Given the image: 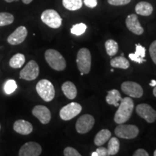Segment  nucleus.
<instances>
[{
	"mask_svg": "<svg viewBox=\"0 0 156 156\" xmlns=\"http://www.w3.org/2000/svg\"><path fill=\"white\" fill-rule=\"evenodd\" d=\"M134 110V102L132 98L129 97L124 98L121 100L114 116V122L116 124H124L129 119Z\"/></svg>",
	"mask_w": 156,
	"mask_h": 156,
	"instance_id": "f257e3e1",
	"label": "nucleus"
},
{
	"mask_svg": "<svg viewBox=\"0 0 156 156\" xmlns=\"http://www.w3.org/2000/svg\"><path fill=\"white\" fill-rule=\"evenodd\" d=\"M45 59L52 69L56 71H63L67 67L65 58L58 51L48 49L45 52Z\"/></svg>",
	"mask_w": 156,
	"mask_h": 156,
	"instance_id": "f03ea898",
	"label": "nucleus"
},
{
	"mask_svg": "<svg viewBox=\"0 0 156 156\" xmlns=\"http://www.w3.org/2000/svg\"><path fill=\"white\" fill-rule=\"evenodd\" d=\"M36 91L41 98L46 102H50L55 96V90L53 84L48 80H41L37 83Z\"/></svg>",
	"mask_w": 156,
	"mask_h": 156,
	"instance_id": "7ed1b4c3",
	"label": "nucleus"
},
{
	"mask_svg": "<svg viewBox=\"0 0 156 156\" xmlns=\"http://www.w3.org/2000/svg\"><path fill=\"white\" fill-rule=\"evenodd\" d=\"M77 65L80 73L88 74L91 68V54L86 48H82L78 51L77 55Z\"/></svg>",
	"mask_w": 156,
	"mask_h": 156,
	"instance_id": "20e7f679",
	"label": "nucleus"
},
{
	"mask_svg": "<svg viewBox=\"0 0 156 156\" xmlns=\"http://www.w3.org/2000/svg\"><path fill=\"white\" fill-rule=\"evenodd\" d=\"M42 22L51 28H58L62 24V19L56 10L52 9H46L41 15Z\"/></svg>",
	"mask_w": 156,
	"mask_h": 156,
	"instance_id": "39448f33",
	"label": "nucleus"
},
{
	"mask_svg": "<svg viewBox=\"0 0 156 156\" xmlns=\"http://www.w3.org/2000/svg\"><path fill=\"white\" fill-rule=\"evenodd\" d=\"M115 134L122 139H134L139 134V129L132 124H120L115 129Z\"/></svg>",
	"mask_w": 156,
	"mask_h": 156,
	"instance_id": "423d86ee",
	"label": "nucleus"
},
{
	"mask_svg": "<svg viewBox=\"0 0 156 156\" xmlns=\"http://www.w3.org/2000/svg\"><path fill=\"white\" fill-rule=\"evenodd\" d=\"M38 64L34 60H30L20 73V78L31 81L36 80L39 75Z\"/></svg>",
	"mask_w": 156,
	"mask_h": 156,
	"instance_id": "0eeeda50",
	"label": "nucleus"
},
{
	"mask_svg": "<svg viewBox=\"0 0 156 156\" xmlns=\"http://www.w3.org/2000/svg\"><path fill=\"white\" fill-rule=\"evenodd\" d=\"M82 111L80 104L76 102H72L67 106L62 107L59 112L60 118L64 121L73 119L74 117L77 116Z\"/></svg>",
	"mask_w": 156,
	"mask_h": 156,
	"instance_id": "6e6552de",
	"label": "nucleus"
},
{
	"mask_svg": "<svg viewBox=\"0 0 156 156\" xmlns=\"http://www.w3.org/2000/svg\"><path fill=\"white\" fill-rule=\"evenodd\" d=\"M94 124L95 119L92 115L84 114L76 122V130L80 134H85L92 129Z\"/></svg>",
	"mask_w": 156,
	"mask_h": 156,
	"instance_id": "1a4fd4ad",
	"label": "nucleus"
},
{
	"mask_svg": "<svg viewBox=\"0 0 156 156\" xmlns=\"http://www.w3.org/2000/svg\"><path fill=\"white\" fill-rule=\"evenodd\" d=\"M136 112L148 123H153L156 120V111L147 103L137 105L136 107Z\"/></svg>",
	"mask_w": 156,
	"mask_h": 156,
	"instance_id": "9d476101",
	"label": "nucleus"
},
{
	"mask_svg": "<svg viewBox=\"0 0 156 156\" xmlns=\"http://www.w3.org/2000/svg\"><path fill=\"white\" fill-rule=\"evenodd\" d=\"M122 90L126 95L139 98L143 95V89L140 84L132 81H126L122 84Z\"/></svg>",
	"mask_w": 156,
	"mask_h": 156,
	"instance_id": "9b49d317",
	"label": "nucleus"
},
{
	"mask_svg": "<svg viewBox=\"0 0 156 156\" xmlns=\"http://www.w3.org/2000/svg\"><path fill=\"white\" fill-rule=\"evenodd\" d=\"M42 153V147L38 143L28 142L25 143L20 149L19 156H38Z\"/></svg>",
	"mask_w": 156,
	"mask_h": 156,
	"instance_id": "f8f14e48",
	"label": "nucleus"
},
{
	"mask_svg": "<svg viewBox=\"0 0 156 156\" xmlns=\"http://www.w3.org/2000/svg\"><path fill=\"white\" fill-rule=\"evenodd\" d=\"M32 114L36 117L43 124H47L50 122L51 119V112L47 107L42 105H38L33 108Z\"/></svg>",
	"mask_w": 156,
	"mask_h": 156,
	"instance_id": "ddd939ff",
	"label": "nucleus"
},
{
	"mask_svg": "<svg viewBox=\"0 0 156 156\" xmlns=\"http://www.w3.org/2000/svg\"><path fill=\"white\" fill-rule=\"evenodd\" d=\"M28 36V30L25 26H20L7 38V42L11 45H19L24 41Z\"/></svg>",
	"mask_w": 156,
	"mask_h": 156,
	"instance_id": "4468645a",
	"label": "nucleus"
},
{
	"mask_svg": "<svg viewBox=\"0 0 156 156\" xmlns=\"http://www.w3.org/2000/svg\"><path fill=\"white\" fill-rule=\"evenodd\" d=\"M126 25L129 30L133 34L140 36L143 34L144 28L139 22L137 15L135 14H131L128 15L126 18Z\"/></svg>",
	"mask_w": 156,
	"mask_h": 156,
	"instance_id": "2eb2a0df",
	"label": "nucleus"
},
{
	"mask_svg": "<svg viewBox=\"0 0 156 156\" xmlns=\"http://www.w3.org/2000/svg\"><path fill=\"white\" fill-rule=\"evenodd\" d=\"M13 129L20 134L28 135L33 132L34 127L29 122L23 119H19L17 120L13 124Z\"/></svg>",
	"mask_w": 156,
	"mask_h": 156,
	"instance_id": "dca6fc26",
	"label": "nucleus"
},
{
	"mask_svg": "<svg viewBox=\"0 0 156 156\" xmlns=\"http://www.w3.org/2000/svg\"><path fill=\"white\" fill-rule=\"evenodd\" d=\"M135 12L142 16H150L153 12V7L147 2H140L135 6Z\"/></svg>",
	"mask_w": 156,
	"mask_h": 156,
	"instance_id": "f3484780",
	"label": "nucleus"
},
{
	"mask_svg": "<svg viewBox=\"0 0 156 156\" xmlns=\"http://www.w3.org/2000/svg\"><path fill=\"white\" fill-rule=\"evenodd\" d=\"M136 51L133 54H129V57L132 61L136 62L138 64H142L145 62V48L140 44H136Z\"/></svg>",
	"mask_w": 156,
	"mask_h": 156,
	"instance_id": "a211bd4d",
	"label": "nucleus"
},
{
	"mask_svg": "<svg viewBox=\"0 0 156 156\" xmlns=\"http://www.w3.org/2000/svg\"><path fill=\"white\" fill-rule=\"evenodd\" d=\"M62 90L65 96L69 100H73L77 96V87H76L75 84L72 82L67 81L62 84Z\"/></svg>",
	"mask_w": 156,
	"mask_h": 156,
	"instance_id": "6ab92c4d",
	"label": "nucleus"
},
{
	"mask_svg": "<svg viewBox=\"0 0 156 156\" xmlns=\"http://www.w3.org/2000/svg\"><path fill=\"white\" fill-rule=\"evenodd\" d=\"M122 95L119 91L116 89H113L109 90L108 95L106 97V101L108 104L113 105V106L118 107L119 106V101L122 100Z\"/></svg>",
	"mask_w": 156,
	"mask_h": 156,
	"instance_id": "aec40b11",
	"label": "nucleus"
},
{
	"mask_svg": "<svg viewBox=\"0 0 156 156\" xmlns=\"http://www.w3.org/2000/svg\"><path fill=\"white\" fill-rule=\"evenodd\" d=\"M112 136V133L108 129H102L95 136L94 142L97 146H101L108 142Z\"/></svg>",
	"mask_w": 156,
	"mask_h": 156,
	"instance_id": "412c9836",
	"label": "nucleus"
},
{
	"mask_svg": "<svg viewBox=\"0 0 156 156\" xmlns=\"http://www.w3.org/2000/svg\"><path fill=\"white\" fill-rule=\"evenodd\" d=\"M111 66L114 68H120V69H126L129 67V62L125 57L123 56H116L112 58L110 62Z\"/></svg>",
	"mask_w": 156,
	"mask_h": 156,
	"instance_id": "4be33fe9",
	"label": "nucleus"
},
{
	"mask_svg": "<svg viewBox=\"0 0 156 156\" xmlns=\"http://www.w3.org/2000/svg\"><path fill=\"white\" fill-rule=\"evenodd\" d=\"M62 5L69 11H76L83 7V0H62Z\"/></svg>",
	"mask_w": 156,
	"mask_h": 156,
	"instance_id": "5701e85b",
	"label": "nucleus"
},
{
	"mask_svg": "<svg viewBox=\"0 0 156 156\" xmlns=\"http://www.w3.org/2000/svg\"><path fill=\"white\" fill-rule=\"evenodd\" d=\"M25 57L23 54H16L9 60V66L14 69H18L22 67L25 64Z\"/></svg>",
	"mask_w": 156,
	"mask_h": 156,
	"instance_id": "b1692460",
	"label": "nucleus"
},
{
	"mask_svg": "<svg viewBox=\"0 0 156 156\" xmlns=\"http://www.w3.org/2000/svg\"><path fill=\"white\" fill-rule=\"evenodd\" d=\"M120 147L119 140L117 137H112L108 140V155H115L118 153Z\"/></svg>",
	"mask_w": 156,
	"mask_h": 156,
	"instance_id": "393cba45",
	"label": "nucleus"
},
{
	"mask_svg": "<svg viewBox=\"0 0 156 156\" xmlns=\"http://www.w3.org/2000/svg\"><path fill=\"white\" fill-rule=\"evenodd\" d=\"M105 48H106V52L108 55L113 56L116 55L118 52L119 46L116 41H115L113 39H108L105 43Z\"/></svg>",
	"mask_w": 156,
	"mask_h": 156,
	"instance_id": "a878e982",
	"label": "nucleus"
},
{
	"mask_svg": "<svg viewBox=\"0 0 156 156\" xmlns=\"http://www.w3.org/2000/svg\"><path fill=\"white\" fill-rule=\"evenodd\" d=\"M14 22V16L9 12H0V27L11 25Z\"/></svg>",
	"mask_w": 156,
	"mask_h": 156,
	"instance_id": "bb28decb",
	"label": "nucleus"
},
{
	"mask_svg": "<svg viewBox=\"0 0 156 156\" xmlns=\"http://www.w3.org/2000/svg\"><path fill=\"white\" fill-rule=\"evenodd\" d=\"M87 30V25L85 24V23H77V24L74 25L72 28L70 29V32H71L72 34L75 35V36H81L83 35L84 33Z\"/></svg>",
	"mask_w": 156,
	"mask_h": 156,
	"instance_id": "cd10ccee",
	"label": "nucleus"
},
{
	"mask_svg": "<svg viewBox=\"0 0 156 156\" xmlns=\"http://www.w3.org/2000/svg\"><path fill=\"white\" fill-rule=\"evenodd\" d=\"M17 87V85L15 80H8L5 84L4 90H5V93H7V95H10L16 90Z\"/></svg>",
	"mask_w": 156,
	"mask_h": 156,
	"instance_id": "c85d7f7f",
	"label": "nucleus"
},
{
	"mask_svg": "<svg viewBox=\"0 0 156 156\" xmlns=\"http://www.w3.org/2000/svg\"><path fill=\"white\" fill-rule=\"evenodd\" d=\"M64 155L65 156H81L77 150L72 147H67L64 150Z\"/></svg>",
	"mask_w": 156,
	"mask_h": 156,
	"instance_id": "c756f323",
	"label": "nucleus"
},
{
	"mask_svg": "<svg viewBox=\"0 0 156 156\" xmlns=\"http://www.w3.org/2000/svg\"><path fill=\"white\" fill-rule=\"evenodd\" d=\"M149 52L152 60L156 64V40L154 41L150 46Z\"/></svg>",
	"mask_w": 156,
	"mask_h": 156,
	"instance_id": "7c9ffc66",
	"label": "nucleus"
},
{
	"mask_svg": "<svg viewBox=\"0 0 156 156\" xmlns=\"http://www.w3.org/2000/svg\"><path fill=\"white\" fill-rule=\"evenodd\" d=\"M131 0H108L109 5L113 6H123L130 3Z\"/></svg>",
	"mask_w": 156,
	"mask_h": 156,
	"instance_id": "2f4dec72",
	"label": "nucleus"
},
{
	"mask_svg": "<svg viewBox=\"0 0 156 156\" xmlns=\"http://www.w3.org/2000/svg\"><path fill=\"white\" fill-rule=\"evenodd\" d=\"M83 3L89 8H95L98 5V0H83Z\"/></svg>",
	"mask_w": 156,
	"mask_h": 156,
	"instance_id": "473e14b6",
	"label": "nucleus"
},
{
	"mask_svg": "<svg viewBox=\"0 0 156 156\" xmlns=\"http://www.w3.org/2000/svg\"><path fill=\"white\" fill-rule=\"evenodd\" d=\"M96 153L98 156H108V150L106 147H98L97 148Z\"/></svg>",
	"mask_w": 156,
	"mask_h": 156,
	"instance_id": "72a5a7b5",
	"label": "nucleus"
},
{
	"mask_svg": "<svg viewBox=\"0 0 156 156\" xmlns=\"http://www.w3.org/2000/svg\"><path fill=\"white\" fill-rule=\"evenodd\" d=\"M134 156H148L149 154L147 153V152L145 151L144 149H138L134 152L133 154Z\"/></svg>",
	"mask_w": 156,
	"mask_h": 156,
	"instance_id": "f704fd0d",
	"label": "nucleus"
},
{
	"mask_svg": "<svg viewBox=\"0 0 156 156\" xmlns=\"http://www.w3.org/2000/svg\"><path fill=\"white\" fill-rule=\"evenodd\" d=\"M150 85L152 87L156 86V80H153L151 82V83H150Z\"/></svg>",
	"mask_w": 156,
	"mask_h": 156,
	"instance_id": "c9c22d12",
	"label": "nucleus"
},
{
	"mask_svg": "<svg viewBox=\"0 0 156 156\" xmlns=\"http://www.w3.org/2000/svg\"><path fill=\"white\" fill-rule=\"evenodd\" d=\"M22 2L25 5H28V4L31 3L33 2V0H22Z\"/></svg>",
	"mask_w": 156,
	"mask_h": 156,
	"instance_id": "e433bc0d",
	"label": "nucleus"
},
{
	"mask_svg": "<svg viewBox=\"0 0 156 156\" xmlns=\"http://www.w3.org/2000/svg\"><path fill=\"white\" fill-rule=\"evenodd\" d=\"M153 95L155 97H156V86H155L153 89Z\"/></svg>",
	"mask_w": 156,
	"mask_h": 156,
	"instance_id": "4c0bfd02",
	"label": "nucleus"
},
{
	"mask_svg": "<svg viewBox=\"0 0 156 156\" xmlns=\"http://www.w3.org/2000/svg\"><path fill=\"white\" fill-rule=\"evenodd\" d=\"M6 2H8V3H10V2H12L14 1H16V0H5Z\"/></svg>",
	"mask_w": 156,
	"mask_h": 156,
	"instance_id": "58836bf2",
	"label": "nucleus"
},
{
	"mask_svg": "<svg viewBox=\"0 0 156 156\" xmlns=\"http://www.w3.org/2000/svg\"><path fill=\"white\" fill-rule=\"evenodd\" d=\"M91 155H92V156H98V153H96V151L92 153V154H91Z\"/></svg>",
	"mask_w": 156,
	"mask_h": 156,
	"instance_id": "ea45409f",
	"label": "nucleus"
},
{
	"mask_svg": "<svg viewBox=\"0 0 156 156\" xmlns=\"http://www.w3.org/2000/svg\"><path fill=\"white\" fill-rule=\"evenodd\" d=\"M153 155L154 156H156V150L155 151V152H154V153H153Z\"/></svg>",
	"mask_w": 156,
	"mask_h": 156,
	"instance_id": "a19ab883",
	"label": "nucleus"
},
{
	"mask_svg": "<svg viewBox=\"0 0 156 156\" xmlns=\"http://www.w3.org/2000/svg\"><path fill=\"white\" fill-rule=\"evenodd\" d=\"M0 130H1V124H0Z\"/></svg>",
	"mask_w": 156,
	"mask_h": 156,
	"instance_id": "79ce46f5",
	"label": "nucleus"
}]
</instances>
